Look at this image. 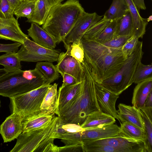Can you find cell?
Segmentation results:
<instances>
[{
	"label": "cell",
	"instance_id": "obj_1",
	"mask_svg": "<svg viewBox=\"0 0 152 152\" xmlns=\"http://www.w3.org/2000/svg\"><path fill=\"white\" fill-rule=\"evenodd\" d=\"M80 42L84 52V59L94 79L100 83L115 74L127 58L123 53L122 48H110L96 40L83 37Z\"/></svg>",
	"mask_w": 152,
	"mask_h": 152
},
{
	"label": "cell",
	"instance_id": "obj_2",
	"mask_svg": "<svg viewBox=\"0 0 152 152\" xmlns=\"http://www.w3.org/2000/svg\"><path fill=\"white\" fill-rule=\"evenodd\" d=\"M85 12L78 0H67L52 7L42 28L54 39L56 44L65 38Z\"/></svg>",
	"mask_w": 152,
	"mask_h": 152
},
{
	"label": "cell",
	"instance_id": "obj_3",
	"mask_svg": "<svg viewBox=\"0 0 152 152\" xmlns=\"http://www.w3.org/2000/svg\"><path fill=\"white\" fill-rule=\"evenodd\" d=\"M83 84L80 92L74 104L59 117L63 124L81 125L89 115L100 111L97 101L95 81L88 64L84 59Z\"/></svg>",
	"mask_w": 152,
	"mask_h": 152
},
{
	"label": "cell",
	"instance_id": "obj_4",
	"mask_svg": "<svg viewBox=\"0 0 152 152\" xmlns=\"http://www.w3.org/2000/svg\"><path fill=\"white\" fill-rule=\"evenodd\" d=\"M45 84L49 83L36 68L7 73L0 77V95L10 98L26 93Z\"/></svg>",
	"mask_w": 152,
	"mask_h": 152
},
{
	"label": "cell",
	"instance_id": "obj_5",
	"mask_svg": "<svg viewBox=\"0 0 152 152\" xmlns=\"http://www.w3.org/2000/svg\"><path fill=\"white\" fill-rule=\"evenodd\" d=\"M142 42L139 40L135 49L128 56L120 69L113 76L103 81L102 85L110 92L118 95L129 87L133 83L136 69L142 58Z\"/></svg>",
	"mask_w": 152,
	"mask_h": 152
},
{
	"label": "cell",
	"instance_id": "obj_6",
	"mask_svg": "<svg viewBox=\"0 0 152 152\" xmlns=\"http://www.w3.org/2000/svg\"><path fill=\"white\" fill-rule=\"evenodd\" d=\"M58 117L55 116L50 124L41 129L21 133L10 152H44L45 148L53 143V133Z\"/></svg>",
	"mask_w": 152,
	"mask_h": 152
},
{
	"label": "cell",
	"instance_id": "obj_7",
	"mask_svg": "<svg viewBox=\"0 0 152 152\" xmlns=\"http://www.w3.org/2000/svg\"><path fill=\"white\" fill-rule=\"evenodd\" d=\"M51 84H45L26 93L10 98L12 113H15L22 118L41 111L44 97Z\"/></svg>",
	"mask_w": 152,
	"mask_h": 152
},
{
	"label": "cell",
	"instance_id": "obj_8",
	"mask_svg": "<svg viewBox=\"0 0 152 152\" xmlns=\"http://www.w3.org/2000/svg\"><path fill=\"white\" fill-rule=\"evenodd\" d=\"M61 51L60 49L45 48L27 38L16 53L21 61H48L53 62H57Z\"/></svg>",
	"mask_w": 152,
	"mask_h": 152
},
{
	"label": "cell",
	"instance_id": "obj_9",
	"mask_svg": "<svg viewBox=\"0 0 152 152\" xmlns=\"http://www.w3.org/2000/svg\"><path fill=\"white\" fill-rule=\"evenodd\" d=\"M85 143L93 145L110 146L117 149L119 152H146L145 144L143 141L119 136Z\"/></svg>",
	"mask_w": 152,
	"mask_h": 152
},
{
	"label": "cell",
	"instance_id": "obj_10",
	"mask_svg": "<svg viewBox=\"0 0 152 152\" xmlns=\"http://www.w3.org/2000/svg\"><path fill=\"white\" fill-rule=\"evenodd\" d=\"M102 17L96 12L88 13L85 12L66 37L63 42L65 47L74 42H79L86 31L102 18Z\"/></svg>",
	"mask_w": 152,
	"mask_h": 152
},
{
	"label": "cell",
	"instance_id": "obj_11",
	"mask_svg": "<svg viewBox=\"0 0 152 152\" xmlns=\"http://www.w3.org/2000/svg\"><path fill=\"white\" fill-rule=\"evenodd\" d=\"M95 86L96 98L100 111L113 117L120 122L115 106L119 95L110 92L101 83L95 81Z\"/></svg>",
	"mask_w": 152,
	"mask_h": 152
},
{
	"label": "cell",
	"instance_id": "obj_12",
	"mask_svg": "<svg viewBox=\"0 0 152 152\" xmlns=\"http://www.w3.org/2000/svg\"><path fill=\"white\" fill-rule=\"evenodd\" d=\"M82 80L76 84L60 86L58 91V106L57 115L61 116L66 112L75 102L81 91Z\"/></svg>",
	"mask_w": 152,
	"mask_h": 152
},
{
	"label": "cell",
	"instance_id": "obj_13",
	"mask_svg": "<svg viewBox=\"0 0 152 152\" xmlns=\"http://www.w3.org/2000/svg\"><path fill=\"white\" fill-rule=\"evenodd\" d=\"M57 63L56 66L61 76L66 73L73 76L78 82L82 80L83 70L82 64L71 56L67 51L60 53Z\"/></svg>",
	"mask_w": 152,
	"mask_h": 152
},
{
	"label": "cell",
	"instance_id": "obj_14",
	"mask_svg": "<svg viewBox=\"0 0 152 152\" xmlns=\"http://www.w3.org/2000/svg\"><path fill=\"white\" fill-rule=\"evenodd\" d=\"M28 36L21 30L17 19L13 17L3 19L0 22V39L10 40L23 44Z\"/></svg>",
	"mask_w": 152,
	"mask_h": 152
},
{
	"label": "cell",
	"instance_id": "obj_15",
	"mask_svg": "<svg viewBox=\"0 0 152 152\" xmlns=\"http://www.w3.org/2000/svg\"><path fill=\"white\" fill-rule=\"evenodd\" d=\"M22 118L18 114L12 113L0 126V134L4 142H10L17 139L23 132Z\"/></svg>",
	"mask_w": 152,
	"mask_h": 152
},
{
	"label": "cell",
	"instance_id": "obj_16",
	"mask_svg": "<svg viewBox=\"0 0 152 152\" xmlns=\"http://www.w3.org/2000/svg\"><path fill=\"white\" fill-rule=\"evenodd\" d=\"M120 128L114 124L84 129L81 132L83 143L118 135Z\"/></svg>",
	"mask_w": 152,
	"mask_h": 152
},
{
	"label": "cell",
	"instance_id": "obj_17",
	"mask_svg": "<svg viewBox=\"0 0 152 152\" xmlns=\"http://www.w3.org/2000/svg\"><path fill=\"white\" fill-rule=\"evenodd\" d=\"M55 117V114L54 113L40 111L22 118L23 132L44 128L50 124Z\"/></svg>",
	"mask_w": 152,
	"mask_h": 152
},
{
	"label": "cell",
	"instance_id": "obj_18",
	"mask_svg": "<svg viewBox=\"0 0 152 152\" xmlns=\"http://www.w3.org/2000/svg\"><path fill=\"white\" fill-rule=\"evenodd\" d=\"M116 110L118 118L122 123L127 122L144 130L143 119L139 109L134 106L120 103Z\"/></svg>",
	"mask_w": 152,
	"mask_h": 152
},
{
	"label": "cell",
	"instance_id": "obj_19",
	"mask_svg": "<svg viewBox=\"0 0 152 152\" xmlns=\"http://www.w3.org/2000/svg\"><path fill=\"white\" fill-rule=\"evenodd\" d=\"M28 36L36 43L45 48L55 49L56 42L53 38L38 24L31 23L27 30Z\"/></svg>",
	"mask_w": 152,
	"mask_h": 152
},
{
	"label": "cell",
	"instance_id": "obj_20",
	"mask_svg": "<svg viewBox=\"0 0 152 152\" xmlns=\"http://www.w3.org/2000/svg\"><path fill=\"white\" fill-rule=\"evenodd\" d=\"M132 19L133 30V35L139 38H142L145 34L146 28L148 23V19H145L140 16L139 10L134 4L133 0H125Z\"/></svg>",
	"mask_w": 152,
	"mask_h": 152
},
{
	"label": "cell",
	"instance_id": "obj_21",
	"mask_svg": "<svg viewBox=\"0 0 152 152\" xmlns=\"http://www.w3.org/2000/svg\"><path fill=\"white\" fill-rule=\"evenodd\" d=\"M137 84L134 90L132 103L139 109L144 107L147 96L152 90V78Z\"/></svg>",
	"mask_w": 152,
	"mask_h": 152
},
{
	"label": "cell",
	"instance_id": "obj_22",
	"mask_svg": "<svg viewBox=\"0 0 152 152\" xmlns=\"http://www.w3.org/2000/svg\"><path fill=\"white\" fill-rule=\"evenodd\" d=\"M115 121L113 117L99 111L88 115L80 126L86 129L114 124Z\"/></svg>",
	"mask_w": 152,
	"mask_h": 152
},
{
	"label": "cell",
	"instance_id": "obj_23",
	"mask_svg": "<svg viewBox=\"0 0 152 152\" xmlns=\"http://www.w3.org/2000/svg\"><path fill=\"white\" fill-rule=\"evenodd\" d=\"M56 83L51 85L48 88L41 105V111L57 114L58 94Z\"/></svg>",
	"mask_w": 152,
	"mask_h": 152
},
{
	"label": "cell",
	"instance_id": "obj_24",
	"mask_svg": "<svg viewBox=\"0 0 152 152\" xmlns=\"http://www.w3.org/2000/svg\"><path fill=\"white\" fill-rule=\"evenodd\" d=\"M139 110L143 119L145 133V152H152V107H144Z\"/></svg>",
	"mask_w": 152,
	"mask_h": 152
},
{
	"label": "cell",
	"instance_id": "obj_25",
	"mask_svg": "<svg viewBox=\"0 0 152 152\" xmlns=\"http://www.w3.org/2000/svg\"><path fill=\"white\" fill-rule=\"evenodd\" d=\"M46 0H36L32 15L27 22L42 25L46 20L51 8Z\"/></svg>",
	"mask_w": 152,
	"mask_h": 152
},
{
	"label": "cell",
	"instance_id": "obj_26",
	"mask_svg": "<svg viewBox=\"0 0 152 152\" xmlns=\"http://www.w3.org/2000/svg\"><path fill=\"white\" fill-rule=\"evenodd\" d=\"M120 132L118 135L127 138L145 142L146 136L144 130L131 124L121 123Z\"/></svg>",
	"mask_w": 152,
	"mask_h": 152
},
{
	"label": "cell",
	"instance_id": "obj_27",
	"mask_svg": "<svg viewBox=\"0 0 152 152\" xmlns=\"http://www.w3.org/2000/svg\"><path fill=\"white\" fill-rule=\"evenodd\" d=\"M128 10L125 0H113L111 5L105 12L103 18L109 20H117L122 17Z\"/></svg>",
	"mask_w": 152,
	"mask_h": 152
},
{
	"label": "cell",
	"instance_id": "obj_28",
	"mask_svg": "<svg viewBox=\"0 0 152 152\" xmlns=\"http://www.w3.org/2000/svg\"><path fill=\"white\" fill-rule=\"evenodd\" d=\"M133 30L132 19L128 10L122 17L117 20V26L114 38L120 36L132 35Z\"/></svg>",
	"mask_w": 152,
	"mask_h": 152
},
{
	"label": "cell",
	"instance_id": "obj_29",
	"mask_svg": "<svg viewBox=\"0 0 152 152\" xmlns=\"http://www.w3.org/2000/svg\"><path fill=\"white\" fill-rule=\"evenodd\" d=\"M35 68L43 75L49 84L58 78L59 73L56 66L48 61L37 62Z\"/></svg>",
	"mask_w": 152,
	"mask_h": 152
},
{
	"label": "cell",
	"instance_id": "obj_30",
	"mask_svg": "<svg viewBox=\"0 0 152 152\" xmlns=\"http://www.w3.org/2000/svg\"><path fill=\"white\" fill-rule=\"evenodd\" d=\"M20 60L16 53H6L0 56V65L7 73L13 72L21 69Z\"/></svg>",
	"mask_w": 152,
	"mask_h": 152
},
{
	"label": "cell",
	"instance_id": "obj_31",
	"mask_svg": "<svg viewBox=\"0 0 152 152\" xmlns=\"http://www.w3.org/2000/svg\"><path fill=\"white\" fill-rule=\"evenodd\" d=\"M36 1L23 0L16 7L14 14L17 20L20 17H26L28 19L31 17L34 10Z\"/></svg>",
	"mask_w": 152,
	"mask_h": 152
},
{
	"label": "cell",
	"instance_id": "obj_32",
	"mask_svg": "<svg viewBox=\"0 0 152 152\" xmlns=\"http://www.w3.org/2000/svg\"><path fill=\"white\" fill-rule=\"evenodd\" d=\"M110 21L102 18L91 26L86 31L82 37L88 40L96 39Z\"/></svg>",
	"mask_w": 152,
	"mask_h": 152
},
{
	"label": "cell",
	"instance_id": "obj_33",
	"mask_svg": "<svg viewBox=\"0 0 152 152\" xmlns=\"http://www.w3.org/2000/svg\"><path fill=\"white\" fill-rule=\"evenodd\" d=\"M152 74V64L145 65L140 61L138 64L136 69L133 79V83L137 84L151 78Z\"/></svg>",
	"mask_w": 152,
	"mask_h": 152
},
{
	"label": "cell",
	"instance_id": "obj_34",
	"mask_svg": "<svg viewBox=\"0 0 152 152\" xmlns=\"http://www.w3.org/2000/svg\"><path fill=\"white\" fill-rule=\"evenodd\" d=\"M117 26V20H111L100 34L96 41L102 43L108 41L114 37Z\"/></svg>",
	"mask_w": 152,
	"mask_h": 152
},
{
	"label": "cell",
	"instance_id": "obj_35",
	"mask_svg": "<svg viewBox=\"0 0 152 152\" xmlns=\"http://www.w3.org/2000/svg\"><path fill=\"white\" fill-rule=\"evenodd\" d=\"M65 48L71 56L82 63L84 59V52L80 41L68 45Z\"/></svg>",
	"mask_w": 152,
	"mask_h": 152
},
{
	"label": "cell",
	"instance_id": "obj_36",
	"mask_svg": "<svg viewBox=\"0 0 152 152\" xmlns=\"http://www.w3.org/2000/svg\"><path fill=\"white\" fill-rule=\"evenodd\" d=\"M139 38L134 35H132L123 46L121 50L127 57L134 52L137 45Z\"/></svg>",
	"mask_w": 152,
	"mask_h": 152
},
{
	"label": "cell",
	"instance_id": "obj_37",
	"mask_svg": "<svg viewBox=\"0 0 152 152\" xmlns=\"http://www.w3.org/2000/svg\"><path fill=\"white\" fill-rule=\"evenodd\" d=\"M82 131L73 133L67 132L63 135L60 139L65 145L83 143L81 141Z\"/></svg>",
	"mask_w": 152,
	"mask_h": 152
},
{
	"label": "cell",
	"instance_id": "obj_38",
	"mask_svg": "<svg viewBox=\"0 0 152 152\" xmlns=\"http://www.w3.org/2000/svg\"><path fill=\"white\" fill-rule=\"evenodd\" d=\"M132 36H118L114 37L108 41L102 43L104 45L110 48H121L126 41Z\"/></svg>",
	"mask_w": 152,
	"mask_h": 152
},
{
	"label": "cell",
	"instance_id": "obj_39",
	"mask_svg": "<svg viewBox=\"0 0 152 152\" xmlns=\"http://www.w3.org/2000/svg\"><path fill=\"white\" fill-rule=\"evenodd\" d=\"M14 11L11 9L7 0H1L0 3V17L3 19H8L13 17Z\"/></svg>",
	"mask_w": 152,
	"mask_h": 152
},
{
	"label": "cell",
	"instance_id": "obj_40",
	"mask_svg": "<svg viewBox=\"0 0 152 152\" xmlns=\"http://www.w3.org/2000/svg\"><path fill=\"white\" fill-rule=\"evenodd\" d=\"M59 152H84L83 143L65 145L59 147Z\"/></svg>",
	"mask_w": 152,
	"mask_h": 152
},
{
	"label": "cell",
	"instance_id": "obj_41",
	"mask_svg": "<svg viewBox=\"0 0 152 152\" xmlns=\"http://www.w3.org/2000/svg\"><path fill=\"white\" fill-rule=\"evenodd\" d=\"M21 44L16 42L10 44H3L0 43V52H4L6 53H16L19 47Z\"/></svg>",
	"mask_w": 152,
	"mask_h": 152
},
{
	"label": "cell",
	"instance_id": "obj_42",
	"mask_svg": "<svg viewBox=\"0 0 152 152\" xmlns=\"http://www.w3.org/2000/svg\"><path fill=\"white\" fill-rule=\"evenodd\" d=\"M63 124L58 117L53 136V137L55 139H60L63 135L68 132L62 127V126Z\"/></svg>",
	"mask_w": 152,
	"mask_h": 152
},
{
	"label": "cell",
	"instance_id": "obj_43",
	"mask_svg": "<svg viewBox=\"0 0 152 152\" xmlns=\"http://www.w3.org/2000/svg\"><path fill=\"white\" fill-rule=\"evenodd\" d=\"M62 127L67 132L71 133L78 132L84 130L80 125L74 123L64 124Z\"/></svg>",
	"mask_w": 152,
	"mask_h": 152
},
{
	"label": "cell",
	"instance_id": "obj_44",
	"mask_svg": "<svg viewBox=\"0 0 152 152\" xmlns=\"http://www.w3.org/2000/svg\"><path fill=\"white\" fill-rule=\"evenodd\" d=\"M62 76L63 80L61 87L73 85L80 82L73 76L68 74L64 73Z\"/></svg>",
	"mask_w": 152,
	"mask_h": 152
},
{
	"label": "cell",
	"instance_id": "obj_45",
	"mask_svg": "<svg viewBox=\"0 0 152 152\" xmlns=\"http://www.w3.org/2000/svg\"><path fill=\"white\" fill-rule=\"evenodd\" d=\"M44 152H59V147L54 143L49 144L45 149Z\"/></svg>",
	"mask_w": 152,
	"mask_h": 152
},
{
	"label": "cell",
	"instance_id": "obj_46",
	"mask_svg": "<svg viewBox=\"0 0 152 152\" xmlns=\"http://www.w3.org/2000/svg\"><path fill=\"white\" fill-rule=\"evenodd\" d=\"M144 107H152V90L150 91L147 96Z\"/></svg>",
	"mask_w": 152,
	"mask_h": 152
},
{
	"label": "cell",
	"instance_id": "obj_47",
	"mask_svg": "<svg viewBox=\"0 0 152 152\" xmlns=\"http://www.w3.org/2000/svg\"><path fill=\"white\" fill-rule=\"evenodd\" d=\"M136 6L139 10H145L146 7L144 0H133Z\"/></svg>",
	"mask_w": 152,
	"mask_h": 152
},
{
	"label": "cell",
	"instance_id": "obj_48",
	"mask_svg": "<svg viewBox=\"0 0 152 152\" xmlns=\"http://www.w3.org/2000/svg\"><path fill=\"white\" fill-rule=\"evenodd\" d=\"M9 3L12 10L14 11L16 7L23 0H7Z\"/></svg>",
	"mask_w": 152,
	"mask_h": 152
},
{
	"label": "cell",
	"instance_id": "obj_49",
	"mask_svg": "<svg viewBox=\"0 0 152 152\" xmlns=\"http://www.w3.org/2000/svg\"><path fill=\"white\" fill-rule=\"evenodd\" d=\"M51 7L56 4L61 3L64 0H46Z\"/></svg>",
	"mask_w": 152,
	"mask_h": 152
},
{
	"label": "cell",
	"instance_id": "obj_50",
	"mask_svg": "<svg viewBox=\"0 0 152 152\" xmlns=\"http://www.w3.org/2000/svg\"><path fill=\"white\" fill-rule=\"evenodd\" d=\"M7 73L4 68L0 69V77L4 75Z\"/></svg>",
	"mask_w": 152,
	"mask_h": 152
},
{
	"label": "cell",
	"instance_id": "obj_51",
	"mask_svg": "<svg viewBox=\"0 0 152 152\" xmlns=\"http://www.w3.org/2000/svg\"><path fill=\"white\" fill-rule=\"evenodd\" d=\"M3 20V19L1 18L0 17V22H1L2 20Z\"/></svg>",
	"mask_w": 152,
	"mask_h": 152
},
{
	"label": "cell",
	"instance_id": "obj_52",
	"mask_svg": "<svg viewBox=\"0 0 152 152\" xmlns=\"http://www.w3.org/2000/svg\"><path fill=\"white\" fill-rule=\"evenodd\" d=\"M29 0L33 1H36V0Z\"/></svg>",
	"mask_w": 152,
	"mask_h": 152
},
{
	"label": "cell",
	"instance_id": "obj_53",
	"mask_svg": "<svg viewBox=\"0 0 152 152\" xmlns=\"http://www.w3.org/2000/svg\"><path fill=\"white\" fill-rule=\"evenodd\" d=\"M1 100H0V107H1Z\"/></svg>",
	"mask_w": 152,
	"mask_h": 152
},
{
	"label": "cell",
	"instance_id": "obj_54",
	"mask_svg": "<svg viewBox=\"0 0 152 152\" xmlns=\"http://www.w3.org/2000/svg\"><path fill=\"white\" fill-rule=\"evenodd\" d=\"M1 0H0V3L1 2Z\"/></svg>",
	"mask_w": 152,
	"mask_h": 152
},
{
	"label": "cell",
	"instance_id": "obj_55",
	"mask_svg": "<svg viewBox=\"0 0 152 152\" xmlns=\"http://www.w3.org/2000/svg\"></svg>",
	"mask_w": 152,
	"mask_h": 152
}]
</instances>
